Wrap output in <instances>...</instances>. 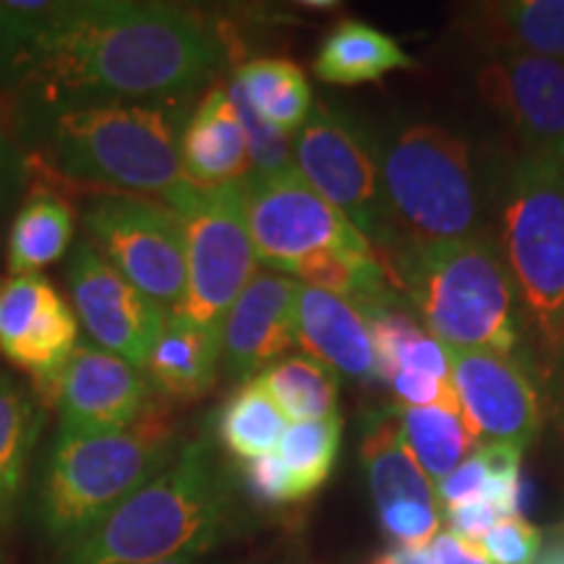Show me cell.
Instances as JSON below:
<instances>
[{
    "label": "cell",
    "mask_w": 564,
    "mask_h": 564,
    "mask_svg": "<svg viewBox=\"0 0 564 564\" xmlns=\"http://www.w3.org/2000/svg\"><path fill=\"white\" fill-rule=\"evenodd\" d=\"M223 37L173 3H61L13 74L53 105L178 97L220 68Z\"/></svg>",
    "instance_id": "obj_1"
},
{
    "label": "cell",
    "mask_w": 564,
    "mask_h": 564,
    "mask_svg": "<svg viewBox=\"0 0 564 564\" xmlns=\"http://www.w3.org/2000/svg\"><path fill=\"white\" fill-rule=\"evenodd\" d=\"M30 173L91 192L144 196L178 215L202 194L183 171L173 116L158 105H55L42 131V160L30 158Z\"/></svg>",
    "instance_id": "obj_2"
},
{
    "label": "cell",
    "mask_w": 564,
    "mask_h": 564,
    "mask_svg": "<svg viewBox=\"0 0 564 564\" xmlns=\"http://www.w3.org/2000/svg\"><path fill=\"white\" fill-rule=\"evenodd\" d=\"M382 264L444 348L512 356L523 308L489 225L463 241L394 251Z\"/></svg>",
    "instance_id": "obj_3"
},
{
    "label": "cell",
    "mask_w": 564,
    "mask_h": 564,
    "mask_svg": "<svg viewBox=\"0 0 564 564\" xmlns=\"http://www.w3.org/2000/svg\"><path fill=\"white\" fill-rule=\"evenodd\" d=\"M175 455L178 429L171 408L158 400L121 432H58L37 494V514L47 539L63 549L74 546L167 468Z\"/></svg>",
    "instance_id": "obj_4"
},
{
    "label": "cell",
    "mask_w": 564,
    "mask_h": 564,
    "mask_svg": "<svg viewBox=\"0 0 564 564\" xmlns=\"http://www.w3.org/2000/svg\"><path fill=\"white\" fill-rule=\"evenodd\" d=\"M225 512L228 499L209 447L183 444L167 468L68 546L63 564H147L209 552L223 533Z\"/></svg>",
    "instance_id": "obj_5"
},
{
    "label": "cell",
    "mask_w": 564,
    "mask_h": 564,
    "mask_svg": "<svg viewBox=\"0 0 564 564\" xmlns=\"http://www.w3.org/2000/svg\"><path fill=\"white\" fill-rule=\"evenodd\" d=\"M390 241L377 253L463 241L484 230L468 144L434 123H408L379 147Z\"/></svg>",
    "instance_id": "obj_6"
},
{
    "label": "cell",
    "mask_w": 564,
    "mask_h": 564,
    "mask_svg": "<svg viewBox=\"0 0 564 564\" xmlns=\"http://www.w3.org/2000/svg\"><path fill=\"white\" fill-rule=\"evenodd\" d=\"M499 246L541 348L564 358V162L520 154L505 186Z\"/></svg>",
    "instance_id": "obj_7"
},
{
    "label": "cell",
    "mask_w": 564,
    "mask_h": 564,
    "mask_svg": "<svg viewBox=\"0 0 564 564\" xmlns=\"http://www.w3.org/2000/svg\"><path fill=\"white\" fill-rule=\"evenodd\" d=\"M82 217L91 246L133 288L167 314L181 306L188 282V253L186 223L178 212L144 196L89 192Z\"/></svg>",
    "instance_id": "obj_8"
},
{
    "label": "cell",
    "mask_w": 564,
    "mask_h": 564,
    "mask_svg": "<svg viewBox=\"0 0 564 564\" xmlns=\"http://www.w3.org/2000/svg\"><path fill=\"white\" fill-rule=\"evenodd\" d=\"M188 282L175 316L223 335L225 316L257 274L241 183L202 192L186 215Z\"/></svg>",
    "instance_id": "obj_9"
},
{
    "label": "cell",
    "mask_w": 564,
    "mask_h": 564,
    "mask_svg": "<svg viewBox=\"0 0 564 564\" xmlns=\"http://www.w3.org/2000/svg\"><path fill=\"white\" fill-rule=\"evenodd\" d=\"M293 160L303 181L382 253L390 230L373 139L340 112L316 108L293 141Z\"/></svg>",
    "instance_id": "obj_10"
},
{
    "label": "cell",
    "mask_w": 564,
    "mask_h": 564,
    "mask_svg": "<svg viewBox=\"0 0 564 564\" xmlns=\"http://www.w3.org/2000/svg\"><path fill=\"white\" fill-rule=\"evenodd\" d=\"M241 188L257 262L272 272L285 274L293 264L319 251L371 246L333 204L303 181L299 167L249 173Z\"/></svg>",
    "instance_id": "obj_11"
},
{
    "label": "cell",
    "mask_w": 564,
    "mask_h": 564,
    "mask_svg": "<svg viewBox=\"0 0 564 564\" xmlns=\"http://www.w3.org/2000/svg\"><path fill=\"white\" fill-rule=\"evenodd\" d=\"M76 345L79 322L51 280L42 274L0 280V352L30 377L45 408Z\"/></svg>",
    "instance_id": "obj_12"
},
{
    "label": "cell",
    "mask_w": 564,
    "mask_h": 564,
    "mask_svg": "<svg viewBox=\"0 0 564 564\" xmlns=\"http://www.w3.org/2000/svg\"><path fill=\"white\" fill-rule=\"evenodd\" d=\"M68 293L91 340L144 371L147 356L165 327V308L133 288L91 241L76 243L70 253Z\"/></svg>",
    "instance_id": "obj_13"
},
{
    "label": "cell",
    "mask_w": 564,
    "mask_h": 564,
    "mask_svg": "<svg viewBox=\"0 0 564 564\" xmlns=\"http://www.w3.org/2000/svg\"><path fill=\"white\" fill-rule=\"evenodd\" d=\"M449 384L478 444L525 449L541 426V400L531 377L512 356L494 350H453Z\"/></svg>",
    "instance_id": "obj_14"
},
{
    "label": "cell",
    "mask_w": 564,
    "mask_h": 564,
    "mask_svg": "<svg viewBox=\"0 0 564 564\" xmlns=\"http://www.w3.org/2000/svg\"><path fill=\"white\" fill-rule=\"evenodd\" d=\"M154 403L144 371L116 352L76 345L55 384L51 408H58L63 434H108L129 429Z\"/></svg>",
    "instance_id": "obj_15"
},
{
    "label": "cell",
    "mask_w": 564,
    "mask_h": 564,
    "mask_svg": "<svg viewBox=\"0 0 564 564\" xmlns=\"http://www.w3.org/2000/svg\"><path fill=\"white\" fill-rule=\"evenodd\" d=\"M361 457L384 533L408 549L432 544L442 523L440 499L434 481L400 436L392 413L366 429Z\"/></svg>",
    "instance_id": "obj_16"
},
{
    "label": "cell",
    "mask_w": 564,
    "mask_h": 564,
    "mask_svg": "<svg viewBox=\"0 0 564 564\" xmlns=\"http://www.w3.org/2000/svg\"><path fill=\"white\" fill-rule=\"evenodd\" d=\"M478 91L528 150L564 162V63L497 51L478 70Z\"/></svg>",
    "instance_id": "obj_17"
},
{
    "label": "cell",
    "mask_w": 564,
    "mask_h": 564,
    "mask_svg": "<svg viewBox=\"0 0 564 564\" xmlns=\"http://www.w3.org/2000/svg\"><path fill=\"white\" fill-rule=\"evenodd\" d=\"M301 282L282 272H257L223 324V369L249 382L299 345Z\"/></svg>",
    "instance_id": "obj_18"
},
{
    "label": "cell",
    "mask_w": 564,
    "mask_h": 564,
    "mask_svg": "<svg viewBox=\"0 0 564 564\" xmlns=\"http://www.w3.org/2000/svg\"><path fill=\"white\" fill-rule=\"evenodd\" d=\"M299 345L306 356L352 382H382L377 345L364 308L335 293L301 285L295 314Z\"/></svg>",
    "instance_id": "obj_19"
},
{
    "label": "cell",
    "mask_w": 564,
    "mask_h": 564,
    "mask_svg": "<svg viewBox=\"0 0 564 564\" xmlns=\"http://www.w3.org/2000/svg\"><path fill=\"white\" fill-rule=\"evenodd\" d=\"M181 162L199 192L241 183L251 173L246 133L228 84L209 87L196 105L181 133Z\"/></svg>",
    "instance_id": "obj_20"
},
{
    "label": "cell",
    "mask_w": 564,
    "mask_h": 564,
    "mask_svg": "<svg viewBox=\"0 0 564 564\" xmlns=\"http://www.w3.org/2000/svg\"><path fill=\"white\" fill-rule=\"evenodd\" d=\"M223 369V335L167 314L150 356L144 377L154 392L171 403H196L212 392Z\"/></svg>",
    "instance_id": "obj_21"
},
{
    "label": "cell",
    "mask_w": 564,
    "mask_h": 564,
    "mask_svg": "<svg viewBox=\"0 0 564 564\" xmlns=\"http://www.w3.org/2000/svg\"><path fill=\"white\" fill-rule=\"evenodd\" d=\"M74 232V204L51 183L34 181L9 232V272L40 274L68 251Z\"/></svg>",
    "instance_id": "obj_22"
},
{
    "label": "cell",
    "mask_w": 564,
    "mask_h": 564,
    "mask_svg": "<svg viewBox=\"0 0 564 564\" xmlns=\"http://www.w3.org/2000/svg\"><path fill=\"white\" fill-rule=\"evenodd\" d=\"M415 68L403 47L377 26L364 21H343L324 37L314 58L316 79L340 87L384 79L392 70Z\"/></svg>",
    "instance_id": "obj_23"
},
{
    "label": "cell",
    "mask_w": 564,
    "mask_h": 564,
    "mask_svg": "<svg viewBox=\"0 0 564 564\" xmlns=\"http://www.w3.org/2000/svg\"><path fill=\"white\" fill-rule=\"evenodd\" d=\"M45 411L37 394L9 373H0V525L11 523L24 491Z\"/></svg>",
    "instance_id": "obj_24"
},
{
    "label": "cell",
    "mask_w": 564,
    "mask_h": 564,
    "mask_svg": "<svg viewBox=\"0 0 564 564\" xmlns=\"http://www.w3.org/2000/svg\"><path fill=\"white\" fill-rule=\"evenodd\" d=\"M390 413L415 463L434 484L453 474L457 465L468 460L481 447L470 432L460 405H394Z\"/></svg>",
    "instance_id": "obj_25"
},
{
    "label": "cell",
    "mask_w": 564,
    "mask_h": 564,
    "mask_svg": "<svg viewBox=\"0 0 564 564\" xmlns=\"http://www.w3.org/2000/svg\"><path fill=\"white\" fill-rule=\"evenodd\" d=\"M238 87L262 121L274 129L301 131L312 118L314 95L301 66L285 58H259L236 70Z\"/></svg>",
    "instance_id": "obj_26"
},
{
    "label": "cell",
    "mask_w": 564,
    "mask_h": 564,
    "mask_svg": "<svg viewBox=\"0 0 564 564\" xmlns=\"http://www.w3.org/2000/svg\"><path fill=\"white\" fill-rule=\"evenodd\" d=\"M484 30L502 51L564 63V0H512L484 6Z\"/></svg>",
    "instance_id": "obj_27"
},
{
    "label": "cell",
    "mask_w": 564,
    "mask_h": 564,
    "mask_svg": "<svg viewBox=\"0 0 564 564\" xmlns=\"http://www.w3.org/2000/svg\"><path fill=\"white\" fill-rule=\"evenodd\" d=\"M257 379L285 421L303 423L337 415V373L312 356H288Z\"/></svg>",
    "instance_id": "obj_28"
},
{
    "label": "cell",
    "mask_w": 564,
    "mask_h": 564,
    "mask_svg": "<svg viewBox=\"0 0 564 564\" xmlns=\"http://www.w3.org/2000/svg\"><path fill=\"white\" fill-rule=\"evenodd\" d=\"M369 319L373 345H377L382 382L387 373L408 369L449 382L447 348L426 333L411 316L398 312V306H361Z\"/></svg>",
    "instance_id": "obj_29"
},
{
    "label": "cell",
    "mask_w": 564,
    "mask_h": 564,
    "mask_svg": "<svg viewBox=\"0 0 564 564\" xmlns=\"http://www.w3.org/2000/svg\"><path fill=\"white\" fill-rule=\"evenodd\" d=\"M288 421L274 405V400L262 390L257 379H249L225 400L217 434L225 449L241 460H253L270 453H278Z\"/></svg>",
    "instance_id": "obj_30"
},
{
    "label": "cell",
    "mask_w": 564,
    "mask_h": 564,
    "mask_svg": "<svg viewBox=\"0 0 564 564\" xmlns=\"http://www.w3.org/2000/svg\"><path fill=\"white\" fill-rule=\"evenodd\" d=\"M343 421L340 415H329L319 421L291 423L282 434L278 455L293 476L301 499L312 497L333 474L337 453H340Z\"/></svg>",
    "instance_id": "obj_31"
},
{
    "label": "cell",
    "mask_w": 564,
    "mask_h": 564,
    "mask_svg": "<svg viewBox=\"0 0 564 564\" xmlns=\"http://www.w3.org/2000/svg\"><path fill=\"white\" fill-rule=\"evenodd\" d=\"M228 91L246 133L251 173H280V171H291V167H295L291 133L274 129V126L262 121V118L253 112L249 100L243 97V91L236 84V79L228 84Z\"/></svg>",
    "instance_id": "obj_32"
},
{
    "label": "cell",
    "mask_w": 564,
    "mask_h": 564,
    "mask_svg": "<svg viewBox=\"0 0 564 564\" xmlns=\"http://www.w3.org/2000/svg\"><path fill=\"white\" fill-rule=\"evenodd\" d=\"M481 549L491 564H533L539 560L541 533L523 518H499Z\"/></svg>",
    "instance_id": "obj_33"
},
{
    "label": "cell",
    "mask_w": 564,
    "mask_h": 564,
    "mask_svg": "<svg viewBox=\"0 0 564 564\" xmlns=\"http://www.w3.org/2000/svg\"><path fill=\"white\" fill-rule=\"evenodd\" d=\"M243 481L251 497L264 507H282V505L301 502V494L295 489L293 476L288 474L285 463L280 460L278 453L246 460Z\"/></svg>",
    "instance_id": "obj_34"
},
{
    "label": "cell",
    "mask_w": 564,
    "mask_h": 564,
    "mask_svg": "<svg viewBox=\"0 0 564 564\" xmlns=\"http://www.w3.org/2000/svg\"><path fill=\"white\" fill-rule=\"evenodd\" d=\"M26 175H30V158L21 154L17 118L9 97L0 91V212L9 207Z\"/></svg>",
    "instance_id": "obj_35"
},
{
    "label": "cell",
    "mask_w": 564,
    "mask_h": 564,
    "mask_svg": "<svg viewBox=\"0 0 564 564\" xmlns=\"http://www.w3.org/2000/svg\"><path fill=\"white\" fill-rule=\"evenodd\" d=\"M384 384L398 398V405L405 408H434V405H460L457 403L453 384L444 379L429 377V373L398 369L387 373Z\"/></svg>",
    "instance_id": "obj_36"
},
{
    "label": "cell",
    "mask_w": 564,
    "mask_h": 564,
    "mask_svg": "<svg viewBox=\"0 0 564 564\" xmlns=\"http://www.w3.org/2000/svg\"><path fill=\"white\" fill-rule=\"evenodd\" d=\"M486 478H489V470H486V463L481 453H476L463 460L449 476H444L440 484H434L436 499H440V507L444 512L455 510V507L476 502L481 499Z\"/></svg>",
    "instance_id": "obj_37"
},
{
    "label": "cell",
    "mask_w": 564,
    "mask_h": 564,
    "mask_svg": "<svg viewBox=\"0 0 564 564\" xmlns=\"http://www.w3.org/2000/svg\"><path fill=\"white\" fill-rule=\"evenodd\" d=\"M502 518L489 502L484 499H476V502L460 505L455 510H447V520H449V531L460 539L470 541V544L481 546V541L486 539V533L497 525V520Z\"/></svg>",
    "instance_id": "obj_38"
},
{
    "label": "cell",
    "mask_w": 564,
    "mask_h": 564,
    "mask_svg": "<svg viewBox=\"0 0 564 564\" xmlns=\"http://www.w3.org/2000/svg\"><path fill=\"white\" fill-rule=\"evenodd\" d=\"M434 564H491L489 556L478 544L460 539L453 531H440L429 544Z\"/></svg>",
    "instance_id": "obj_39"
},
{
    "label": "cell",
    "mask_w": 564,
    "mask_h": 564,
    "mask_svg": "<svg viewBox=\"0 0 564 564\" xmlns=\"http://www.w3.org/2000/svg\"><path fill=\"white\" fill-rule=\"evenodd\" d=\"M394 562L398 564H434L432 554H429V546L423 549H408V546H398L392 552Z\"/></svg>",
    "instance_id": "obj_40"
},
{
    "label": "cell",
    "mask_w": 564,
    "mask_h": 564,
    "mask_svg": "<svg viewBox=\"0 0 564 564\" xmlns=\"http://www.w3.org/2000/svg\"><path fill=\"white\" fill-rule=\"evenodd\" d=\"M207 552H181L175 556H167V560H158V562H147V564H199Z\"/></svg>",
    "instance_id": "obj_41"
},
{
    "label": "cell",
    "mask_w": 564,
    "mask_h": 564,
    "mask_svg": "<svg viewBox=\"0 0 564 564\" xmlns=\"http://www.w3.org/2000/svg\"><path fill=\"white\" fill-rule=\"evenodd\" d=\"M533 564H564V546L549 549V552L541 556V560H535Z\"/></svg>",
    "instance_id": "obj_42"
},
{
    "label": "cell",
    "mask_w": 564,
    "mask_h": 564,
    "mask_svg": "<svg viewBox=\"0 0 564 564\" xmlns=\"http://www.w3.org/2000/svg\"><path fill=\"white\" fill-rule=\"evenodd\" d=\"M369 564H398V562H394V556H392V552H390V554L377 556V560H371Z\"/></svg>",
    "instance_id": "obj_43"
}]
</instances>
